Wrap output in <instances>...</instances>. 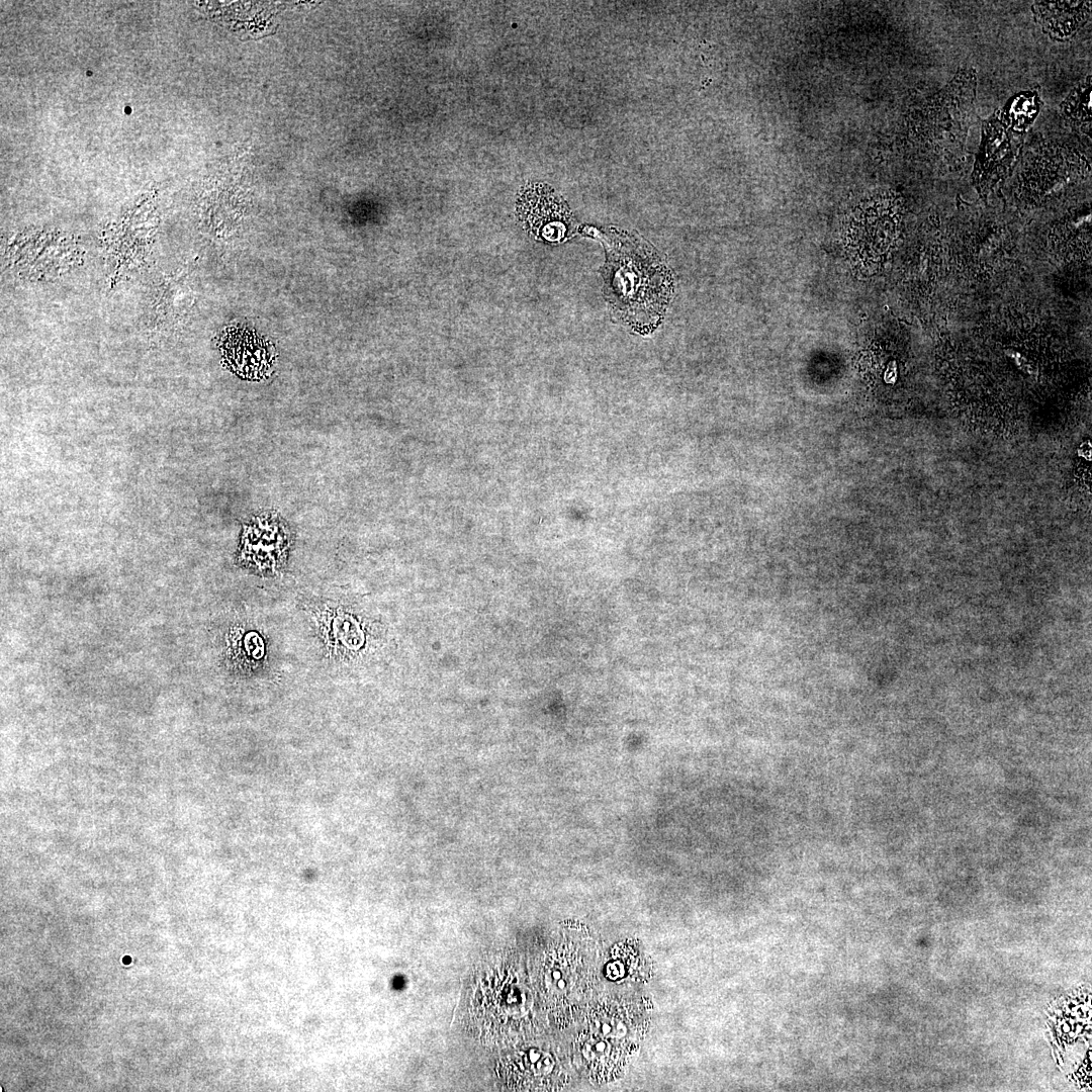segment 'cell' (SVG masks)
Here are the masks:
<instances>
[{
  "label": "cell",
  "instance_id": "9",
  "mask_svg": "<svg viewBox=\"0 0 1092 1092\" xmlns=\"http://www.w3.org/2000/svg\"><path fill=\"white\" fill-rule=\"evenodd\" d=\"M1091 76L1079 83L1061 104V113L1073 126L1091 128Z\"/></svg>",
  "mask_w": 1092,
  "mask_h": 1092
},
{
  "label": "cell",
  "instance_id": "2",
  "mask_svg": "<svg viewBox=\"0 0 1092 1092\" xmlns=\"http://www.w3.org/2000/svg\"><path fill=\"white\" fill-rule=\"evenodd\" d=\"M976 90V71L960 68L941 90L912 110L908 132L921 158L949 162L959 157L974 114Z\"/></svg>",
  "mask_w": 1092,
  "mask_h": 1092
},
{
  "label": "cell",
  "instance_id": "5",
  "mask_svg": "<svg viewBox=\"0 0 1092 1092\" xmlns=\"http://www.w3.org/2000/svg\"><path fill=\"white\" fill-rule=\"evenodd\" d=\"M517 212L524 228L541 241L563 242L574 234L572 213L546 184L533 183L524 187L519 195Z\"/></svg>",
  "mask_w": 1092,
  "mask_h": 1092
},
{
  "label": "cell",
  "instance_id": "4",
  "mask_svg": "<svg viewBox=\"0 0 1092 1092\" xmlns=\"http://www.w3.org/2000/svg\"><path fill=\"white\" fill-rule=\"evenodd\" d=\"M903 202L899 195L884 192L861 201L851 212L846 247L851 260L867 272L881 268L899 242Z\"/></svg>",
  "mask_w": 1092,
  "mask_h": 1092
},
{
  "label": "cell",
  "instance_id": "3",
  "mask_svg": "<svg viewBox=\"0 0 1092 1092\" xmlns=\"http://www.w3.org/2000/svg\"><path fill=\"white\" fill-rule=\"evenodd\" d=\"M1040 105L1036 92H1021L983 122L973 171V182L981 197H986L1013 170Z\"/></svg>",
  "mask_w": 1092,
  "mask_h": 1092
},
{
  "label": "cell",
  "instance_id": "6",
  "mask_svg": "<svg viewBox=\"0 0 1092 1092\" xmlns=\"http://www.w3.org/2000/svg\"><path fill=\"white\" fill-rule=\"evenodd\" d=\"M1087 169L1089 164L1078 152L1054 144H1040L1027 151L1021 161V188L1040 197L1072 177L1081 176Z\"/></svg>",
  "mask_w": 1092,
  "mask_h": 1092
},
{
  "label": "cell",
  "instance_id": "1",
  "mask_svg": "<svg viewBox=\"0 0 1092 1092\" xmlns=\"http://www.w3.org/2000/svg\"><path fill=\"white\" fill-rule=\"evenodd\" d=\"M604 293L614 313L639 334L664 316L673 285L670 271L645 243L618 235L606 247Z\"/></svg>",
  "mask_w": 1092,
  "mask_h": 1092
},
{
  "label": "cell",
  "instance_id": "7",
  "mask_svg": "<svg viewBox=\"0 0 1092 1092\" xmlns=\"http://www.w3.org/2000/svg\"><path fill=\"white\" fill-rule=\"evenodd\" d=\"M1035 21L1052 39L1065 41L1073 37L1091 14L1090 1H1048L1032 5Z\"/></svg>",
  "mask_w": 1092,
  "mask_h": 1092
},
{
  "label": "cell",
  "instance_id": "8",
  "mask_svg": "<svg viewBox=\"0 0 1092 1092\" xmlns=\"http://www.w3.org/2000/svg\"><path fill=\"white\" fill-rule=\"evenodd\" d=\"M222 353L231 368L241 376L257 378L270 367L271 357L255 338L232 332L222 340Z\"/></svg>",
  "mask_w": 1092,
  "mask_h": 1092
}]
</instances>
